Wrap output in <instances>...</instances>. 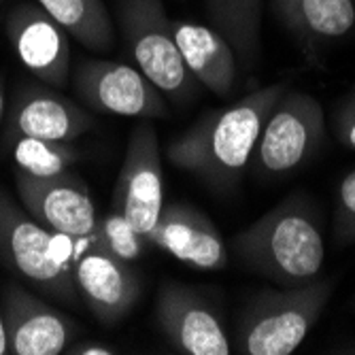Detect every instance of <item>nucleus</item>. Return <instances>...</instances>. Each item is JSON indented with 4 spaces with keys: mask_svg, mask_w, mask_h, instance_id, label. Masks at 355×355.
Wrapping results in <instances>:
<instances>
[{
    "mask_svg": "<svg viewBox=\"0 0 355 355\" xmlns=\"http://www.w3.org/2000/svg\"><path fill=\"white\" fill-rule=\"evenodd\" d=\"M164 207V173L153 123L143 121L130 132L121 171L113 189V209L125 215L141 236H149Z\"/></svg>",
    "mask_w": 355,
    "mask_h": 355,
    "instance_id": "obj_8",
    "label": "nucleus"
},
{
    "mask_svg": "<svg viewBox=\"0 0 355 355\" xmlns=\"http://www.w3.org/2000/svg\"><path fill=\"white\" fill-rule=\"evenodd\" d=\"M173 35L191 77L215 96H232L239 77V60L228 41L211 26L183 19L173 21Z\"/></svg>",
    "mask_w": 355,
    "mask_h": 355,
    "instance_id": "obj_16",
    "label": "nucleus"
},
{
    "mask_svg": "<svg viewBox=\"0 0 355 355\" xmlns=\"http://www.w3.org/2000/svg\"><path fill=\"white\" fill-rule=\"evenodd\" d=\"M7 334H5V324H3V313H0V355H7Z\"/></svg>",
    "mask_w": 355,
    "mask_h": 355,
    "instance_id": "obj_26",
    "label": "nucleus"
},
{
    "mask_svg": "<svg viewBox=\"0 0 355 355\" xmlns=\"http://www.w3.org/2000/svg\"><path fill=\"white\" fill-rule=\"evenodd\" d=\"M334 243L338 247L355 243V171L347 173L336 189Z\"/></svg>",
    "mask_w": 355,
    "mask_h": 355,
    "instance_id": "obj_22",
    "label": "nucleus"
},
{
    "mask_svg": "<svg viewBox=\"0 0 355 355\" xmlns=\"http://www.w3.org/2000/svg\"><path fill=\"white\" fill-rule=\"evenodd\" d=\"M15 168L30 177H55L67 173L81 157L79 149L67 141L19 137L7 143Z\"/></svg>",
    "mask_w": 355,
    "mask_h": 355,
    "instance_id": "obj_20",
    "label": "nucleus"
},
{
    "mask_svg": "<svg viewBox=\"0 0 355 355\" xmlns=\"http://www.w3.org/2000/svg\"><path fill=\"white\" fill-rule=\"evenodd\" d=\"M75 283L83 304L105 326L123 321L141 296V283L130 264L96 245L77 260Z\"/></svg>",
    "mask_w": 355,
    "mask_h": 355,
    "instance_id": "obj_15",
    "label": "nucleus"
},
{
    "mask_svg": "<svg viewBox=\"0 0 355 355\" xmlns=\"http://www.w3.org/2000/svg\"><path fill=\"white\" fill-rule=\"evenodd\" d=\"M326 137V117L319 101L306 92L285 89L270 115L249 159L253 175L279 179L304 166Z\"/></svg>",
    "mask_w": 355,
    "mask_h": 355,
    "instance_id": "obj_6",
    "label": "nucleus"
},
{
    "mask_svg": "<svg viewBox=\"0 0 355 355\" xmlns=\"http://www.w3.org/2000/svg\"><path fill=\"white\" fill-rule=\"evenodd\" d=\"M115 5L119 32L137 69L171 98H189L200 83L179 53L162 0H117Z\"/></svg>",
    "mask_w": 355,
    "mask_h": 355,
    "instance_id": "obj_5",
    "label": "nucleus"
},
{
    "mask_svg": "<svg viewBox=\"0 0 355 355\" xmlns=\"http://www.w3.org/2000/svg\"><path fill=\"white\" fill-rule=\"evenodd\" d=\"M7 113V94H5V79L0 77V121H3Z\"/></svg>",
    "mask_w": 355,
    "mask_h": 355,
    "instance_id": "obj_25",
    "label": "nucleus"
},
{
    "mask_svg": "<svg viewBox=\"0 0 355 355\" xmlns=\"http://www.w3.org/2000/svg\"><path fill=\"white\" fill-rule=\"evenodd\" d=\"M155 326L166 343L183 355H230L232 343L223 319L198 292L166 281L157 292Z\"/></svg>",
    "mask_w": 355,
    "mask_h": 355,
    "instance_id": "obj_9",
    "label": "nucleus"
},
{
    "mask_svg": "<svg viewBox=\"0 0 355 355\" xmlns=\"http://www.w3.org/2000/svg\"><path fill=\"white\" fill-rule=\"evenodd\" d=\"M15 189L21 207L45 228L64 239H92L98 215L83 179L69 171L55 177H30L15 171Z\"/></svg>",
    "mask_w": 355,
    "mask_h": 355,
    "instance_id": "obj_10",
    "label": "nucleus"
},
{
    "mask_svg": "<svg viewBox=\"0 0 355 355\" xmlns=\"http://www.w3.org/2000/svg\"><path fill=\"white\" fill-rule=\"evenodd\" d=\"M0 313L13 355H60L77 334V324L17 281L0 292Z\"/></svg>",
    "mask_w": 355,
    "mask_h": 355,
    "instance_id": "obj_11",
    "label": "nucleus"
},
{
    "mask_svg": "<svg viewBox=\"0 0 355 355\" xmlns=\"http://www.w3.org/2000/svg\"><path fill=\"white\" fill-rule=\"evenodd\" d=\"M5 30L15 55L37 79L51 87H64L69 83V35L43 7L19 3L7 13Z\"/></svg>",
    "mask_w": 355,
    "mask_h": 355,
    "instance_id": "obj_12",
    "label": "nucleus"
},
{
    "mask_svg": "<svg viewBox=\"0 0 355 355\" xmlns=\"http://www.w3.org/2000/svg\"><path fill=\"white\" fill-rule=\"evenodd\" d=\"M285 89L283 83L268 85L228 107L209 111L168 143V162L217 193L232 191L249 168L264 121Z\"/></svg>",
    "mask_w": 355,
    "mask_h": 355,
    "instance_id": "obj_1",
    "label": "nucleus"
},
{
    "mask_svg": "<svg viewBox=\"0 0 355 355\" xmlns=\"http://www.w3.org/2000/svg\"><path fill=\"white\" fill-rule=\"evenodd\" d=\"M207 15L232 47L239 67L251 69L262 47V0H207Z\"/></svg>",
    "mask_w": 355,
    "mask_h": 355,
    "instance_id": "obj_18",
    "label": "nucleus"
},
{
    "mask_svg": "<svg viewBox=\"0 0 355 355\" xmlns=\"http://www.w3.org/2000/svg\"><path fill=\"white\" fill-rule=\"evenodd\" d=\"M230 249L239 262L279 287L304 285L326 262L321 217L304 196H289L241 230Z\"/></svg>",
    "mask_w": 355,
    "mask_h": 355,
    "instance_id": "obj_2",
    "label": "nucleus"
},
{
    "mask_svg": "<svg viewBox=\"0 0 355 355\" xmlns=\"http://www.w3.org/2000/svg\"><path fill=\"white\" fill-rule=\"evenodd\" d=\"M0 264L43 296L77 306L75 264L62 234L45 228L0 187Z\"/></svg>",
    "mask_w": 355,
    "mask_h": 355,
    "instance_id": "obj_4",
    "label": "nucleus"
},
{
    "mask_svg": "<svg viewBox=\"0 0 355 355\" xmlns=\"http://www.w3.org/2000/svg\"><path fill=\"white\" fill-rule=\"evenodd\" d=\"M275 19L304 49H321L355 28V0H268Z\"/></svg>",
    "mask_w": 355,
    "mask_h": 355,
    "instance_id": "obj_17",
    "label": "nucleus"
},
{
    "mask_svg": "<svg viewBox=\"0 0 355 355\" xmlns=\"http://www.w3.org/2000/svg\"><path fill=\"white\" fill-rule=\"evenodd\" d=\"M39 7L83 47L105 51L113 45V21L103 0H39Z\"/></svg>",
    "mask_w": 355,
    "mask_h": 355,
    "instance_id": "obj_19",
    "label": "nucleus"
},
{
    "mask_svg": "<svg viewBox=\"0 0 355 355\" xmlns=\"http://www.w3.org/2000/svg\"><path fill=\"white\" fill-rule=\"evenodd\" d=\"M94 117L47 85L24 83L7 111L5 145L19 137L75 141L94 125Z\"/></svg>",
    "mask_w": 355,
    "mask_h": 355,
    "instance_id": "obj_14",
    "label": "nucleus"
},
{
    "mask_svg": "<svg viewBox=\"0 0 355 355\" xmlns=\"http://www.w3.org/2000/svg\"><path fill=\"white\" fill-rule=\"evenodd\" d=\"M334 279H313L304 285L262 289L241 311L234 349L241 355H289L324 315Z\"/></svg>",
    "mask_w": 355,
    "mask_h": 355,
    "instance_id": "obj_3",
    "label": "nucleus"
},
{
    "mask_svg": "<svg viewBox=\"0 0 355 355\" xmlns=\"http://www.w3.org/2000/svg\"><path fill=\"white\" fill-rule=\"evenodd\" d=\"M92 241L96 247L105 249L107 253L119 257L123 262H137L143 257L145 247L149 245L145 236H141L135 225L125 219L123 213L111 207L109 213L98 217L96 221V230L92 234Z\"/></svg>",
    "mask_w": 355,
    "mask_h": 355,
    "instance_id": "obj_21",
    "label": "nucleus"
},
{
    "mask_svg": "<svg viewBox=\"0 0 355 355\" xmlns=\"http://www.w3.org/2000/svg\"><path fill=\"white\" fill-rule=\"evenodd\" d=\"M75 92L89 111L119 117H164L166 103L139 69L117 60L87 58L75 71Z\"/></svg>",
    "mask_w": 355,
    "mask_h": 355,
    "instance_id": "obj_7",
    "label": "nucleus"
},
{
    "mask_svg": "<svg viewBox=\"0 0 355 355\" xmlns=\"http://www.w3.org/2000/svg\"><path fill=\"white\" fill-rule=\"evenodd\" d=\"M334 132L345 149L355 151V92L338 105L334 113Z\"/></svg>",
    "mask_w": 355,
    "mask_h": 355,
    "instance_id": "obj_23",
    "label": "nucleus"
},
{
    "mask_svg": "<svg viewBox=\"0 0 355 355\" xmlns=\"http://www.w3.org/2000/svg\"><path fill=\"white\" fill-rule=\"evenodd\" d=\"M69 355H113L117 353L111 345H105V343H92V340H85V343H77V345H69L67 347Z\"/></svg>",
    "mask_w": 355,
    "mask_h": 355,
    "instance_id": "obj_24",
    "label": "nucleus"
},
{
    "mask_svg": "<svg viewBox=\"0 0 355 355\" xmlns=\"http://www.w3.org/2000/svg\"><path fill=\"white\" fill-rule=\"evenodd\" d=\"M147 243L205 272L223 270L230 260V249L219 228L207 213L187 202L164 205Z\"/></svg>",
    "mask_w": 355,
    "mask_h": 355,
    "instance_id": "obj_13",
    "label": "nucleus"
}]
</instances>
